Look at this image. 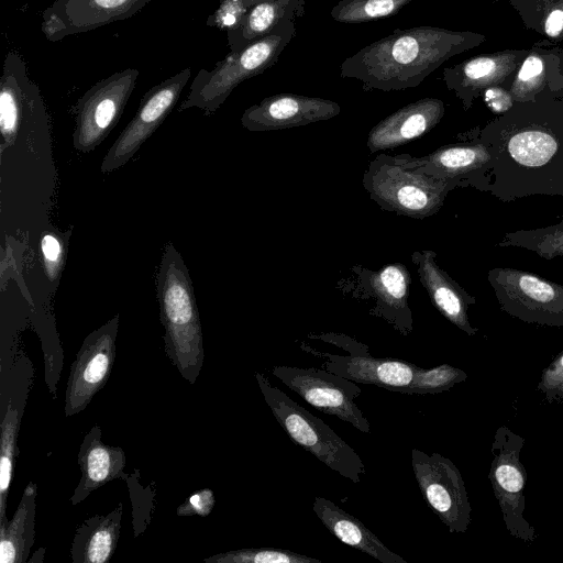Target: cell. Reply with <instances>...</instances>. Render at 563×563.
I'll return each mask as SVG.
<instances>
[{"label":"cell","instance_id":"cell-1","mask_svg":"<svg viewBox=\"0 0 563 563\" xmlns=\"http://www.w3.org/2000/svg\"><path fill=\"white\" fill-rule=\"evenodd\" d=\"M492 154L488 192L503 202L563 197V100L515 102L477 134Z\"/></svg>","mask_w":563,"mask_h":563},{"label":"cell","instance_id":"cell-2","mask_svg":"<svg viewBox=\"0 0 563 563\" xmlns=\"http://www.w3.org/2000/svg\"><path fill=\"white\" fill-rule=\"evenodd\" d=\"M484 41L482 34L438 26L396 29L345 58L340 77L360 80L365 91L415 88L450 57Z\"/></svg>","mask_w":563,"mask_h":563},{"label":"cell","instance_id":"cell-3","mask_svg":"<svg viewBox=\"0 0 563 563\" xmlns=\"http://www.w3.org/2000/svg\"><path fill=\"white\" fill-rule=\"evenodd\" d=\"M165 353L189 384H195L203 365L202 328L189 271L168 242L156 277Z\"/></svg>","mask_w":563,"mask_h":563},{"label":"cell","instance_id":"cell-4","mask_svg":"<svg viewBox=\"0 0 563 563\" xmlns=\"http://www.w3.org/2000/svg\"><path fill=\"white\" fill-rule=\"evenodd\" d=\"M296 33V20L285 18L268 35L230 52L211 70L200 69L178 111L198 108L205 115L213 114L242 81L274 66Z\"/></svg>","mask_w":563,"mask_h":563},{"label":"cell","instance_id":"cell-5","mask_svg":"<svg viewBox=\"0 0 563 563\" xmlns=\"http://www.w3.org/2000/svg\"><path fill=\"white\" fill-rule=\"evenodd\" d=\"M363 186L382 209L413 219L435 214L460 183L428 175L404 163L400 155H377L363 176Z\"/></svg>","mask_w":563,"mask_h":563},{"label":"cell","instance_id":"cell-6","mask_svg":"<svg viewBox=\"0 0 563 563\" xmlns=\"http://www.w3.org/2000/svg\"><path fill=\"white\" fill-rule=\"evenodd\" d=\"M255 377L267 406L289 439L339 475L358 484L366 468L356 451L321 419L273 386L262 373L256 372Z\"/></svg>","mask_w":563,"mask_h":563},{"label":"cell","instance_id":"cell-7","mask_svg":"<svg viewBox=\"0 0 563 563\" xmlns=\"http://www.w3.org/2000/svg\"><path fill=\"white\" fill-rule=\"evenodd\" d=\"M488 283L503 311L527 323L563 328V286L512 267L488 271Z\"/></svg>","mask_w":563,"mask_h":563},{"label":"cell","instance_id":"cell-8","mask_svg":"<svg viewBox=\"0 0 563 563\" xmlns=\"http://www.w3.org/2000/svg\"><path fill=\"white\" fill-rule=\"evenodd\" d=\"M140 71L126 68L91 86L73 107L74 148L80 153L93 151L120 120L131 97Z\"/></svg>","mask_w":563,"mask_h":563},{"label":"cell","instance_id":"cell-9","mask_svg":"<svg viewBox=\"0 0 563 563\" xmlns=\"http://www.w3.org/2000/svg\"><path fill=\"white\" fill-rule=\"evenodd\" d=\"M411 466L420 493L452 533L465 532L471 523L472 507L465 483L451 460L433 452L411 450Z\"/></svg>","mask_w":563,"mask_h":563},{"label":"cell","instance_id":"cell-10","mask_svg":"<svg viewBox=\"0 0 563 563\" xmlns=\"http://www.w3.org/2000/svg\"><path fill=\"white\" fill-rule=\"evenodd\" d=\"M525 439L507 427L497 429L492 444L494 455L489 479L509 533L525 542L537 538L536 529L525 519L527 473L520 461Z\"/></svg>","mask_w":563,"mask_h":563},{"label":"cell","instance_id":"cell-11","mask_svg":"<svg viewBox=\"0 0 563 563\" xmlns=\"http://www.w3.org/2000/svg\"><path fill=\"white\" fill-rule=\"evenodd\" d=\"M272 373L309 405L338 417L363 433H369L366 417L355 402L362 390L357 383L324 368L274 366Z\"/></svg>","mask_w":563,"mask_h":563},{"label":"cell","instance_id":"cell-12","mask_svg":"<svg viewBox=\"0 0 563 563\" xmlns=\"http://www.w3.org/2000/svg\"><path fill=\"white\" fill-rule=\"evenodd\" d=\"M190 77L191 69H183L144 93L134 117L103 157V174L125 165L136 154L172 112Z\"/></svg>","mask_w":563,"mask_h":563},{"label":"cell","instance_id":"cell-13","mask_svg":"<svg viewBox=\"0 0 563 563\" xmlns=\"http://www.w3.org/2000/svg\"><path fill=\"white\" fill-rule=\"evenodd\" d=\"M118 329L119 314L85 338L71 364L66 385V417L85 410L107 384L114 365Z\"/></svg>","mask_w":563,"mask_h":563},{"label":"cell","instance_id":"cell-14","mask_svg":"<svg viewBox=\"0 0 563 563\" xmlns=\"http://www.w3.org/2000/svg\"><path fill=\"white\" fill-rule=\"evenodd\" d=\"M151 0H54L42 13L41 31L49 42L126 20Z\"/></svg>","mask_w":563,"mask_h":563},{"label":"cell","instance_id":"cell-15","mask_svg":"<svg viewBox=\"0 0 563 563\" xmlns=\"http://www.w3.org/2000/svg\"><path fill=\"white\" fill-rule=\"evenodd\" d=\"M400 157L406 165L433 177L488 191L492 154L477 136L467 142L441 146L422 157L408 154H401Z\"/></svg>","mask_w":563,"mask_h":563},{"label":"cell","instance_id":"cell-16","mask_svg":"<svg viewBox=\"0 0 563 563\" xmlns=\"http://www.w3.org/2000/svg\"><path fill=\"white\" fill-rule=\"evenodd\" d=\"M340 111L335 101L286 92L266 97L245 109L241 123L252 132L283 130L330 120Z\"/></svg>","mask_w":563,"mask_h":563},{"label":"cell","instance_id":"cell-17","mask_svg":"<svg viewBox=\"0 0 563 563\" xmlns=\"http://www.w3.org/2000/svg\"><path fill=\"white\" fill-rule=\"evenodd\" d=\"M527 55L526 51H503L475 56L444 68L443 80L467 110L486 88L505 82Z\"/></svg>","mask_w":563,"mask_h":563},{"label":"cell","instance_id":"cell-18","mask_svg":"<svg viewBox=\"0 0 563 563\" xmlns=\"http://www.w3.org/2000/svg\"><path fill=\"white\" fill-rule=\"evenodd\" d=\"M411 261L437 310L466 334L475 335L478 329L470 322L468 308L475 303L476 298L438 265L434 251H415Z\"/></svg>","mask_w":563,"mask_h":563},{"label":"cell","instance_id":"cell-19","mask_svg":"<svg viewBox=\"0 0 563 563\" xmlns=\"http://www.w3.org/2000/svg\"><path fill=\"white\" fill-rule=\"evenodd\" d=\"M444 102L422 98L389 114L372 128L367 147L372 153L401 146L432 130L443 118Z\"/></svg>","mask_w":563,"mask_h":563},{"label":"cell","instance_id":"cell-20","mask_svg":"<svg viewBox=\"0 0 563 563\" xmlns=\"http://www.w3.org/2000/svg\"><path fill=\"white\" fill-rule=\"evenodd\" d=\"M80 479L69 500L73 506L82 503L91 493L113 479L123 477L126 464L121 446L103 443L102 431L95 424L85 434L77 455Z\"/></svg>","mask_w":563,"mask_h":563},{"label":"cell","instance_id":"cell-21","mask_svg":"<svg viewBox=\"0 0 563 563\" xmlns=\"http://www.w3.org/2000/svg\"><path fill=\"white\" fill-rule=\"evenodd\" d=\"M322 368L353 380L398 393L413 379L419 366L398 358L322 354Z\"/></svg>","mask_w":563,"mask_h":563},{"label":"cell","instance_id":"cell-22","mask_svg":"<svg viewBox=\"0 0 563 563\" xmlns=\"http://www.w3.org/2000/svg\"><path fill=\"white\" fill-rule=\"evenodd\" d=\"M312 510L321 523L340 541L382 563H408L402 556L388 549L357 518L350 515L324 497H314Z\"/></svg>","mask_w":563,"mask_h":563},{"label":"cell","instance_id":"cell-23","mask_svg":"<svg viewBox=\"0 0 563 563\" xmlns=\"http://www.w3.org/2000/svg\"><path fill=\"white\" fill-rule=\"evenodd\" d=\"M410 280L406 266L399 263L386 265L368 278V285L377 301L374 313L387 320L404 335L412 330L408 306Z\"/></svg>","mask_w":563,"mask_h":563},{"label":"cell","instance_id":"cell-24","mask_svg":"<svg viewBox=\"0 0 563 563\" xmlns=\"http://www.w3.org/2000/svg\"><path fill=\"white\" fill-rule=\"evenodd\" d=\"M123 504L107 515L85 519L76 529L70 548L73 563H107L118 545L121 532Z\"/></svg>","mask_w":563,"mask_h":563},{"label":"cell","instance_id":"cell-25","mask_svg":"<svg viewBox=\"0 0 563 563\" xmlns=\"http://www.w3.org/2000/svg\"><path fill=\"white\" fill-rule=\"evenodd\" d=\"M303 15L305 0H261L247 10L238 29L227 32L230 52H240L265 37L285 18L296 20Z\"/></svg>","mask_w":563,"mask_h":563},{"label":"cell","instance_id":"cell-26","mask_svg":"<svg viewBox=\"0 0 563 563\" xmlns=\"http://www.w3.org/2000/svg\"><path fill=\"white\" fill-rule=\"evenodd\" d=\"M37 485L30 482L12 517L0 528V563L27 562L35 540Z\"/></svg>","mask_w":563,"mask_h":563},{"label":"cell","instance_id":"cell-27","mask_svg":"<svg viewBox=\"0 0 563 563\" xmlns=\"http://www.w3.org/2000/svg\"><path fill=\"white\" fill-rule=\"evenodd\" d=\"M497 245L501 247L525 249L544 260L563 257V214L555 224L507 232Z\"/></svg>","mask_w":563,"mask_h":563},{"label":"cell","instance_id":"cell-28","mask_svg":"<svg viewBox=\"0 0 563 563\" xmlns=\"http://www.w3.org/2000/svg\"><path fill=\"white\" fill-rule=\"evenodd\" d=\"M20 419L18 410L10 404L1 422L0 445V528L9 521L5 516L7 500L13 476L14 457L16 456V441Z\"/></svg>","mask_w":563,"mask_h":563},{"label":"cell","instance_id":"cell-29","mask_svg":"<svg viewBox=\"0 0 563 563\" xmlns=\"http://www.w3.org/2000/svg\"><path fill=\"white\" fill-rule=\"evenodd\" d=\"M412 0H341L330 11L340 23H365L397 14Z\"/></svg>","mask_w":563,"mask_h":563},{"label":"cell","instance_id":"cell-30","mask_svg":"<svg viewBox=\"0 0 563 563\" xmlns=\"http://www.w3.org/2000/svg\"><path fill=\"white\" fill-rule=\"evenodd\" d=\"M206 563H321L320 560L276 548H249L213 554Z\"/></svg>","mask_w":563,"mask_h":563},{"label":"cell","instance_id":"cell-31","mask_svg":"<svg viewBox=\"0 0 563 563\" xmlns=\"http://www.w3.org/2000/svg\"><path fill=\"white\" fill-rule=\"evenodd\" d=\"M547 82L544 59L538 53L528 54L510 85L515 102L534 101L544 90Z\"/></svg>","mask_w":563,"mask_h":563},{"label":"cell","instance_id":"cell-32","mask_svg":"<svg viewBox=\"0 0 563 563\" xmlns=\"http://www.w3.org/2000/svg\"><path fill=\"white\" fill-rule=\"evenodd\" d=\"M122 479L126 483L132 503L133 530L136 538L146 530L152 521L156 504V485L152 481L151 484L144 486L141 483L139 468H134L131 474L124 473Z\"/></svg>","mask_w":563,"mask_h":563},{"label":"cell","instance_id":"cell-33","mask_svg":"<svg viewBox=\"0 0 563 563\" xmlns=\"http://www.w3.org/2000/svg\"><path fill=\"white\" fill-rule=\"evenodd\" d=\"M467 374L461 368L442 364L433 368L418 367L412 382L401 388V394H439L451 389L455 384L466 380Z\"/></svg>","mask_w":563,"mask_h":563},{"label":"cell","instance_id":"cell-34","mask_svg":"<svg viewBox=\"0 0 563 563\" xmlns=\"http://www.w3.org/2000/svg\"><path fill=\"white\" fill-rule=\"evenodd\" d=\"M66 242L62 234L55 232H46L40 241V249L44 262V268L51 282L57 279L63 271Z\"/></svg>","mask_w":563,"mask_h":563},{"label":"cell","instance_id":"cell-35","mask_svg":"<svg viewBox=\"0 0 563 563\" xmlns=\"http://www.w3.org/2000/svg\"><path fill=\"white\" fill-rule=\"evenodd\" d=\"M247 10L244 0H222L219 8L208 16L207 25L233 31L241 25Z\"/></svg>","mask_w":563,"mask_h":563},{"label":"cell","instance_id":"cell-36","mask_svg":"<svg viewBox=\"0 0 563 563\" xmlns=\"http://www.w3.org/2000/svg\"><path fill=\"white\" fill-rule=\"evenodd\" d=\"M216 504L213 490L202 488L192 493L183 504L176 508V515L180 517L199 516L207 517Z\"/></svg>","mask_w":563,"mask_h":563},{"label":"cell","instance_id":"cell-37","mask_svg":"<svg viewBox=\"0 0 563 563\" xmlns=\"http://www.w3.org/2000/svg\"><path fill=\"white\" fill-rule=\"evenodd\" d=\"M540 29L549 38H563V0H560L547 9L541 20Z\"/></svg>","mask_w":563,"mask_h":563},{"label":"cell","instance_id":"cell-38","mask_svg":"<svg viewBox=\"0 0 563 563\" xmlns=\"http://www.w3.org/2000/svg\"><path fill=\"white\" fill-rule=\"evenodd\" d=\"M563 383V351L544 368L537 389L548 399L551 393Z\"/></svg>","mask_w":563,"mask_h":563},{"label":"cell","instance_id":"cell-39","mask_svg":"<svg viewBox=\"0 0 563 563\" xmlns=\"http://www.w3.org/2000/svg\"><path fill=\"white\" fill-rule=\"evenodd\" d=\"M483 98L486 106L496 114L506 113L515 103L510 91L499 85L486 88L483 91Z\"/></svg>","mask_w":563,"mask_h":563},{"label":"cell","instance_id":"cell-40","mask_svg":"<svg viewBox=\"0 0 563 563\" xmlns=\"http://www.w3.org/2000/svg\"><path fill=\"white\" fill-rule=\"evenodd\" d=\"M550 402L552 401H563V383L558 386L548 398Z\"/></svg>","mask_w":563,"mask_h":563},{"label":"cell","instance_id":"cell-41","mask_svg":"<svg viewBox=\"0 0 563 563\" xmlns=\"http://www.w3.org/2000/svg\"><path fill=\"white\" fill-rule=\"evenodd\" d=\"M44 553H45V548H38L36 553H34L32 558L27 559V562L29 563L43 562Z\"/></svg>","mask_w":563,"mask_h":563},{"label":"cell","instance_id":"cell-42","mask_svg":"<svg viewBox=\"0 0 563 563\" xmlns=\"http://www.w3.org/2000/svg\"><path fill=\"white\" fill-rule=\"evenodd\" d=\"M261 0H244V4L247 9L253 7L255 3L260 2Z\"/></svg>","mask_w":563,"mask_h":563}]
</instances>
